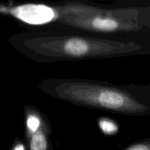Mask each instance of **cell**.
Wrapping results in <instances>:
<instances>
[{"instance_id": "3957f363", "label": "cell", "mask_w": 150, "mask_h": 150, "mask_svg": "<svg viewBox=\"0 0 150 150\" xmlns=\"http://www.w3.org/2000/svg\"><path fill=\"white\" fill-rule=\"evenodd\" d=\"M21 21L30 25H43L53 23L57 17L53 6L41 4H24L6 10Z\"/></svg>"}, {"instance_id": "277c9868", "label": "cell", "mask_w": 150, "mask_h": 150, "mask_svg": "<svg viewBox=\"0 0 150 150\" xmlns=\"http://www.w3.org/2000/svg\"><path fill=\"white\" fill-rule=\"evenodd\" d=\"M51 132V127L45 119L39 130L27 136L29 138L28 150H52L50 141Z\"/></svg>"}, {"instance_id": "52a82bcc", "label": "cell", "mask_w": 150, "mask_h": 150, "mask_svg": "<svg viewBox=\"0 0 150 150\" xmlns=\"http://www.w3.org/2000/svg\"><path fill=\"white\" fill-rule=\"evenodd\" d=\"M26 149H27V148H26V144H25L22 141L19 140L16 142V144H15V145L13 146L12 150H28Z\"/></svg>"}, {"instance_id": "8992f818", "label": "cell", "mask_w": 150, "mask_h": 150, "mask_svg": "<svg viewBox=\"0 0 150 150\" xmlns=\"http://www.w3.org/2000/svg\"><path fill=\"white\" fill-rule=\"evenodd\" d=\"M99 126L103 133L106 135H114L118 130L117 124L108 119H100L99 120Z\"/></svg>"}, {"instance_id": "6da1fadb", "label": "cell", "mask_w": 150, "mask_h": 150, "mask_svg": "<svg viewBox=\"0 0 150 150\" xmlns=\"http://www.w3.org/2000/svg\"><path fill=\"white\" fill-rule=\"evenodd\" d=\"M23 57L40 63L117 58L134 53L138 45L127 36L83 33L62 28L21 32L10 38Z\"/></svg>"}, {"instance_id": "7a4b0ae2", "label": "cell", "mask_w": 150, "mask_h": 150, "mask_svg": "<svg viewBox=\"0 0 150 150\" xmlns=\"http://www.w3.org/2000/svg\"><path fill=\"white\" fill-rule=\"evenodd\" d=\"M38 89L56 99L114 114L136 115L147 111L127 89L108 82L48 79L40 82Z\"/></svg>"}, {"instance_id": "5b68a950", "label": "cell", "mask_w": 150, "mask_h": 150, "mask_svg": "<svg viewBox=\"0 0 150 150\" xmlns=\"http://www.w3.org/2000/svg\"><path fill=\"white\" fill-rule=\"evenodd\" d=\"M24 114L26 129L27 136H29L39 130L45 118L38 110L31 105H26L24 107Z\"/></svg>"}]
</instances>
